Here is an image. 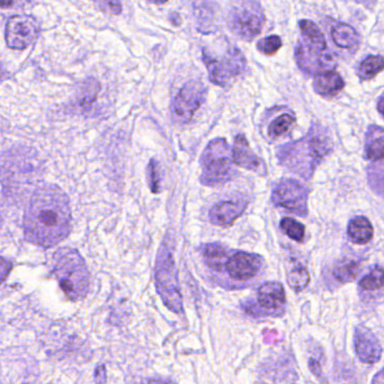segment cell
Masks as SVG:
<instances>
[{
    "instance_id": "6da1fadb",
    "label": "cell",
    "mask_w": 384,
    "mask_h": 384,
    "mask_svg": "<svg viewBox=\"0 0 384 384\" xmlns=\"http://www.w3.org/2000/svg\"><path fill=\"white\" fill-rule=\"evenodd\" d=\"M72 211L68 196L55 185H44L34 193L24 219L28 242L53 247L69 235Z\"/></svg>"
},
{
    "instance_id": "7a4b0ae2",
    "label": "cell",
    "mask_w": 384,
    "mask_h": 384,
    "mask_svg": "<svg viewBox=\"0 0 384 384\" xmlns=\"http://www.w3.org/2000/svg\"><path fill=\"white\" fill-rule=\"evenodd\" d=\"M332 149L329 131L322 125L313 124L303 139L283 147L278 152V158L283 165L309 179L315 167L329 154Z\"/></svg>"
},
{
    "instance_id": "3957f363",
    "label": "cell",
    "mask_w": 384,
    "mask_h": 384,
    "mask_svg": "<svg viewBox=\"0 0 384 384\" xmlns=\"http://www.w3.org/2000/svg\"><path fill=\"white\" fill-rule=\"evenodd\" d=\"M302 39L295 49V60L302 72L319 74L332 72L336 61L327 47L326 40L315 23L302 20L299 23Z\"/></svg>"
},
{
    "instance_id": "277c9868",
    "label": "cell",
    "mask_w": 384,
    "mask_h": 384,
    "mask_svg": "<svg viewBox=\"0 0 384 384\" xmlns=\"http://www.w3.org/2000/svg\"><path fill=\"white\" fill-rule=\"evenodd\" d=\"M53 272L69 299L78 301L86 297L89 290V272L77 250L59 249L53 258Z\"/></svg>"
},
{
    "instance_id": "5b68a950",
    "label": "cell",
    "mask_w": 384,
    "mask_h": 384,
    "mask_svg": "<svg viewBox=\"0 0 384 384\" xmlns=\"http://www.w3.org/2000/svg\"><path fill=\"white\" fill-rule=\"evenodd\" d=\"M177 267L174 261L173 250L167 242H162L156 264V286L162 302L174 313H181L183 297L177 278Z\"/></svg>"
},
{
    "instance_id": "8992f818",
    "label": "cell",
    "mask_w": 384,
    "mask_h": 384,
    "mask_svg": "<svg viewBox=\"0 0 384 384\" xmlns=\"http://www.w3.org/2000/svg\"><path fill=\"white\" fill-rule=\"evenodd\" d=\"M232 154L225 139H214L201 157V181L206 186H217L230 181L234 175Z\"/></svg>"
},
{
    "instance_id": "52a82bcc",
    "label": "cell",
    "mask_w": 384,
    "mask_h": 384,
    "mask_svg": "<svg viewBox=\"0 0 384 384\" xmlns=\"http://www.w3.org/2000/svg\"><path fill=\"white\" fill-rule=\"evenodd\" d=\"M227 24L235 35L252 41L263 30L264 9L257 0H232L227 14Z\"/></svg>"
},
{
    "instance_id": "ba28073f",
    "label": "cell",
    "mask_w": 384,
    "mask_h": 384,
    "mask_svg": "<svg viewBox=\"0 0 384 384\" xmlns=\"http://www.w3.org/2000/svg\"><path fill=\"white\" fill-rule=\"evenodd\" d=\"M203 61L209 72L210 80L219 86L228 85L246 69V59L242 51L229 44L223 47L222 52L203 49Z\"/></svg>"
},
{
    "instance_id": "9c48e42d",
    "label": "cell",
    "mask_w": 384,
    "mask_h": 384,
    "mask_svg": "<svg viewBox=\"0 0 384 384\" xmlns=\"http://www.w3.org/2000/svg\"><path fill=\"white\" fill-rule=\"evenodd\" d=\"M309 191L294 179H283L274 187L273 203L299 215H307Z\"/></svg>"
},
{
    "instance_id": "30bf717a",
    "label": "cell",
    "mask_w": 384,
    "mask_h": 384,
    "mask_svg": "<svg viewBox=\"0 0 384 384\" xmlns=\"http://www.w3.org/2000/svg\"><path fill=\"white\" fill-rule=\"evenodd\" d=\"M206 88L200 81H191L181 88L171 105V113L176 122L187 123L205 101Z\"/></svg>"
},
{
    "instance_id": "8fae6325",
    "label": "cell",
    "mask_w": 384,
    "mask_h": 384,
    "mask_svg": "<svg viewBox=\"0 0 384 384\" xmlns=\"http://www.w3.org/2000/svg\"><path fill=\"white\" fill-rule=\"evenodd\" d=\"M39 30V23L34 17L28 15L13 16L6 24V43L11 49H26L35 41Z\"/></svg>"
},
{
    "instance_id": "7c38bea8",
    "label": "cell",
    "mask_w": 384,
    "mask_h": 384,
    "mask_svg": "<svg viewBox=\"0 0 384 384\" xmlns=\"http://www.w3.org/2000/svg\"><path fill=\"white\" fill-rule=\"evenodd\" d=\"M263 257L256 254L236 252L229 255L228 261H225V271L231 278L236 281L252 280L259 273L263 267Z\"/></svg>"
},
{
    "instance_id": "4fadbf2b",
    "label": "cell",
    "mask_w": 384,
    "mask_h": 384,
    "mask_svg": "<svg viewBox=\"0 0 384 384\" xmlns=\"http://www.w3.org/2000/svg\"><path fill=\"white\" fill-rule=\"evenodd\" d=\"M355 351L363 363L374 364L381 361L382 346L379 339L366 327H357L354 336Z\"/></svg>"
},
{
    "instance_id": "5bb4252c",
    "label": "cell",
    "mask_w": 384,
    "mask_h": 384,
    "mask_svg": "<svg viewBox=\"0 0 384 384\" xmlns=\"http://www.w3.org/2000/svg\"><path fill=\"white\" fill-rule=\"evenodd\" d=\"M231 154L235 165L244 168L247 171H255L261 176L266 175V167L261 158H258L255 152L250 149L249 143L244 135H237Z\"/></svg>"
},
{
    "instance_id": "9a60e30c",
    "label": "cell",
    "mask_w": 384,
    "mask_h": 384,
    "mask_svg": "<svg viewBox=\"0 0 384 384\" xmlns=\"http://www.w3.org/2000/svg\"><path fill=\"white\" fill-rule=\"evenodd\" d=\"M247 208L246 201H225L210 210V221L218 227L230 225L238 219Z\"/></svg>"
},
{
    "instance_id": "2e32d148",
    "label": "cell",
    "mask_w": 384,
    "mask_h": 384,
    "mask_svg": "<svg viewBox=\"0 0 384 384\" xmlns=\"http://www.w3.org/2000/svg\"><path fill=\"white\" fill-rule=\"evenodd\" d=\"M257 303L264 310H282L286 303V290L280 282L264 283L257 290Z\"/></svg>"
},
{
    "instance_id": "e0dca14e",
    "label": "cell",
    "mask_w": 384,
    "mask_h": 384,
    "mask_svg": "<svg viewBox=\"0 0 384 384\" xmlns=\"http://www.w3.org/2000/svg\"><path fill=\"white\" fill-rule=\"evenodd\" d=\"M194 11L198 30L203 33L212 32L217 22V3L214 0H196Z\"/></svg>"
},
{
    "instance_id": "ac0fdd59",
    "label": "cell",
    "mask_w": 384,
    "mask_h": 384,
    "mask_svg": "<svg viewBox=\"0 0 384 384\" xmlns=\"http://www.w3.org/2000/svg\"><path fill=\"white\" fill-rule=\"evenodd\" d=\"M344 86L345 83L341 74L332 72L317 74L313 81V89L324 97L336 96L339 91H343Z\"/></svg>"
},
{
    "instance_id": "d6986e66",
    "label": "cell",
    "mask_w": 384,
    "mask_h": 384,
    "mask_svg": "<svg viewBox=\"0 0 384 384\" xmlns=\"http://www.w3.org/2000/svg\"><path fill=\"white\" fill-rule=\"evenodd\" d=\"M384 131L381 127L371 125L365 135V158L372 162L383 160Z\"/></svg>"
},
{
    "instance_id": "ffe728a7",
    "label": "cell",
    "mask_w": 384,
    "mask_h": 384,
    "mask_svg": "<svg viewBox=\"0 0 384 384\" xmlns=\"http://www.w3.org/2000/svg\"><path fill=\"white\" fill-rule=\"evenodd\" d=\"M332 39L341 49H356L360 44V35L354 28L344 23H336L332 28Z\"/></svg>"
},
{
    "instance_id": "44dd1931",
    "label": "cell",
    "mask_w": 384,
    "mask_h": 384,
    "mask_svg": "<svg viewBox=\"0 0 384 384\" xmlns=\"http://www.w3.org/2000/svg\"><path fill=\"white\" fill-rule=\"evenodd\" d=\"M201 253L203 255L204 263L210 269L219 272L225 269V261H228L230 255L228 250L220 244H204L203 247L201 248Z\"/></svg>"
},
{
    "instance_id": "7402d4cb",
    "label": "cell",
    "mask_w": 384,
    "mask_h": 384,
    "mask_svg": "<svg viewBox=\"0 0 384 384\" xmlns=\"http://www.w3.org/2000/svg\"><path fill=\"white\" fill-rule=\"evenodd\" d=\"M349 238L355 244H364L373 238V227L370 220L365 217H356L351 220L347 228Z\"/></svg>"
},
{
    "instance_id": "603a6c76",
    "label": "cell",
    "mask_w": 384,
    "mask_h": 384,
    "mask_svg": "<svg viewBox=\"0 0 384 384\" xmlns=\"http://www.w3.org/2000/svg\"><path fill=\"white\" fill-rule=\"evenodd\" d=\"M288 284L295 292H301L310 282V274L301 264L295 263L288 267Z\"/></svg>"
},
{
    "instance_id": "cb8c5ba5",
    "label": "cell",
    "mask_w": 384,
    "mask_h": 384,
    "mask_svg": "<svg viewBox=\"0 0 384 384\" xmlns=\"http://www.w3.org/2000/svg\"><path fill=\"white\" fill-rule=\"evenodd\" d=\"M383 69V57L382 55H368L360 64L357 69V74L362 80H370Z\"/></svg>"
},
{
    "instance_id": "d4e9b609",
    "label": "cell",
    "mask_w": 384,
    "mask_h": 384,
    "mask_svg": "<svg viewBox=\"0 0 384 384\" xmlns=\"http://www.w3.org/2000/svg\"><path fill=\"white\" fill-rule=\"evenodd\" d=\"M360 271V264L353 259H345L338 264L334 269V276L341 283H351L355 281Z\"/></svg>"
},
{
    "instance_id": "484cf974",
    "label": "cell",
    "mask_w": 384,
    "mask_h": 384,
    "mask_svg": "<svg viewBox=\"0 0 384 384\" xmlns=\"http://www.w3.org/2000/svg\"><path fill=\"white\" fill-rule=\"evenodd\" d=\"M294 122H295V118L291 114H288V113L281 114L280 116L275 118L272 123L269 124V137L278 139V137H282L283 135H286V132L291 129Z\"/></svg>"
},
{
    "instance_id": "4316f807",
    "label": "cell",
    "mask_w": 384,
    "mask_h": 384,
    "mask_svg": "<svg viewBox=\"0 0 384 384\" xmlns=\"http://www.w3.org/2000/svg\"><path fill=\"white\" fill-rule=\"evenodd\" d=\"M361 288L365 291H376L383 288V269L380 265H376L371 269L368 275L360 281Z\"/></svg>"
},
{
    "instance_id": "83f0119b",
    "label": "cell",
    "mask_w": 384,
    "mask_h": 384,
    "mask_svg": "<svg viewBox=\"0 0 384 384\" xmlns=\"http://www.w3.org/2000/svg\"><path fill=\"white\" fill-rule=\"evenodd\" d=\"M280 227L283 232L288 238H291L292 240L297 242H303V239H305V225L298 222L297 220L292 219V218H284L281 221Z\"/></svg>"
},
{
    "instance_id": "f1b7e54d",
    "label": "cell",
    "mask_w": 384,
    "mask_h": 384,
    "mask_svg": "<svg viewBox=\"0 0 384 384\" xmlns=\"http://www.w3.org/2000/svg\"><path fill=\"white\" fill-rule=\"evenodd\" d=\"M281 47H282V40L276 35L265 38V39L261 40L257 43V49L266 55H274V53L278 52Z\"/></svg>"
},
{
    "instance_id": "f546056e",
    "label": "cell",
    "mask_w": 384,
    "mask_h": 384,
    "mask_svg": "<svg viewBox=\"0 0 384 384\" xmlns=\"http://www.w3.org/2000/svg\"><path fill=\"white\" fill-rule=\"evenodd\" d=\"M97 9L112 15H120L122 13V4L120 0H91Z\"/></svg>"
},
{
    "instance_id": "4dcf8cb0",
    "label": "cell",
    "mask_w": 384,
    "mask_h": 384,
    "mask_svg": "<svg viewBox=\"0 0 384 384\" xmlns=\"http://www.w3.org/2000/svg\"><path fill=\"white\" fill-rule=\"evenodd\" d=\"M149 185H150L151 191H152V192H159V171H158V167H157V162H154V160H151L150 164H149Z\"/></svg>"
},
{
    "instance_id": "1f68e13d",
    "label": "cell",
    "mask_w": 384,
    "mask_h": 384,
    "mask_svg": "<svg viewBox=\"0 0 384 384\" xmlns=\"http://www.w3.org/2000/svg\"><path fill=\"white\" fill-rule=\"evenodd\" d=\"M11 269V263L9 261H6L5 258L0 257V284L9 276Z\"/></svg>"
},
{
    "instance_id": "d6a6232c",
    "label": "cell",
    "mask_w": 384,
    "mask_h": 384,
    "mask_svg": "<svg viewBox=\"0 0 384 384\" xmlns=\"http://www.w3.org/2000/svg\"><path fill=\"white\" fill-rule=\"evenodd\" d=\"M354 1L365 6V7H368V9H373V6L376 4V0H354Z\"/></svg>"
},
{
    "instance_id": "836d02e7",
    "label": "cell",
    "mask_w": 384,
    "mask_h": 384,
    "mask_svg": "<svg viewBox=\"0 0 384 384\" xmlns=\"http://www.w3.org/2000/svg\"><path fill=\"white\" fill-rule=\"evenodd\" d=\"M13 1H14V0H0V7H1V9H7V7H11Z\"/></svg>"
},
{
    "instance_id": "e575fe53",
    "label": "cell",
    "mask_w": 384,
    "mask_h": 384,
    "mask_svg": "<svg viewBox=\"0 0 384 384\" xmlns=\"http://www.w3.org/2000/svg\"><path fill=\"white\" fill-rule=\"evenodd\" d=\"M383 96L380 97L379 103H378V110H379L380 114L383 115Z\"/></svg>"
},
{
    "instance_id": "d590c367",
    "label": "cell",
    "mask_w": 384,
    "mask_h": 384,
    "mask_svg": "<svg viewBox=\"0 0 384 384\" xmlns=\"http://www.w3.org/2000/svg\"><path fill=\"white\" fill-rule=\"evenodd\" d=\"M148 1L154 4H165L167 3L168 0H148Z\"/></svg>"
},
{
    "instance_id": "8d00e7d4",
    "label": "cell",
    "mask_w": 384,
    "mask_h": 384,
    "mask_svg": "<svg viewBox=\"0 0 384 384\" xmlns=\"http://www.w3.org/2000/svg\"><path fill=\"white\" fill-rule=\"evenodd\" d=\"M4 74H5V72H4L3 67L0 64V78L4 77Z\"/></svg>"
}]
</instances>
